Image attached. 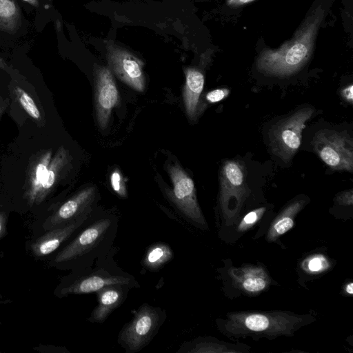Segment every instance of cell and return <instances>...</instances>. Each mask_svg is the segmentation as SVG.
Instances as JSON below:
<instances>
[{
    "label": "cell",
    "mask_w": 353,
    "mask_h": 353,
    "mask_svg": "<svg viewBox=\"0 0 353 353\" xmlns=\"http://www.w3.org/2000/svg\"><path fill=\"white\" fill-rule=\"evenodd\" d=\"M312 144L316 153L330 168L352 171L353 142L347 133L320 130L316 133Z\"/></svg>",
    "instance_id": "52a82bcc"
},
{
    "label": "cell",
    "mask_w": 353,
    "mask_h": 353,
    "mask_svg": "<svg viewBox=\"0 0 353 353\" xmlns=\"http://www.w3.org/2000/svg\"><path fill=\"white\" fill-rule=\"evenodd\" d=\"M229 274L236 286L249 294L262 292L270 284V277L263 265L248 264L232 268Z\"/></svg>",
    "instance_id": "9a60e30c"
},
{
    "label": "cell",
    "mask_w": 353,
    "mask_h": 353,
    "mask_svg": "<svg viewBox=\"0 0 353 353\" xmlns=\"http://www.w3.org/2000/svg\"><path fill=\"white\" fill-rule=\"evenodd\" d=\"M8 99L2 100L0 99V117L2 115V114L6 110L7 106H8Z\"/></svg>",
    "instance_id": "4dcf8cb0"
},
{
    "label": "cell",
    "mask_w": 353,
    "mask_h": 353,
    "mask_svg": "<svg viewBox=\"0 0 353 353\" xmlns=\"http://www.w3.org/2000/svg\"><path fill=\"white\" fill-rule=\"evenodd\" d=\"M132 312V319L123 325L117 337L118 344L125 353H137L145 347L167 319L164 309L148 303Z\"/></svg>",
    "instance_id": "277c9868"
},
{
    "label": "cell",
    "mask_w": 353,
    "mask_h": 353,
    "mask_svg": "<svg viewBox=\"0 0 353 353\" xmlns=\"http://www.w3.org/2000/svg\"><path fill=\"white\" fill-rule=\"evenodd\" d=\"M29 4L34 6V7H39V0H23Z\"/></svg>",
    "instance_id": "d6a6232c"
},
{
    "label": "cell",
    "mask_w": 353,
    "mask_h": 353,
    "mask_svg": "<svg viewBox=\"0 0 353 353\" xmlns=\"http://www.w3.org/2000/svg\"><path fill=\"white\" fill-rule=\"evenodd\" d=\"M130 290L128 285H112L98 290L95 292L98 303L87 318V321L93 323H104L123 303Z\"/></svg>",
    "instance_id": "5bb4252c"
},
{
    "label": "cell",
    "mask_w": 353,
    "mask_h": 353,
    "mask_svg": "<svg viewBox=\"0 0 353 353\" xmlns=\"http://www.w3.org/2000/svg\"><path fill=\"white\" fill-rule=\"evenodd\" d=\"M352 283L350 282V283H348L346 287H345V291L347 293L350 294H352L353 293V289H352Z\"/></svg>",
    "instance_id": "836d02e7"
},
{
    "label": "cell",
    "mask_w": 353,
    "mask_h": 353,
    "mask_svg": "<svg viewBox=\"0 0 353 353\" xmlns=\"http://www.w3.org/2000/svg\"><path fill=\"white\" fill-rule=\"evenodd\" d=\"M313 112L310 107L301 108L272 128L269 135L272 151L283 161H289L299 150L302 131Z\"/></svg>",
    "instance_id": "8992f818"
},
{
    "label": "cell",
    "mask_w": 353,
    "mask_h": 353,
    "mask_svg": "<svg viewBox=\"0 0 353 353\" xmlns=\"http://www.w3.org/2000/svg\"><path fill=\"white\" fill-rule=\"evenodd\" d=\"M342 97L349 103H352V85H350L342 90Z\"/></svg>",
    "instance_id": "f546056e"
},
{
    "label": "cell",
    "mask_w": 353,
    "mask_h": 353,
    "mask_svg": "<svg viewBox=\"0 0 353 353\" xmlns=\"http://www.w3.org/2000/svg\"><path fill=\"white\" fill-rule=\"evenodd\" d=\"M117 251V247L114 245L107 254L98 258L92 266L72 271L58 286L57 295L62 298L72 294L95 293L112 285L139 288L140 284L136 278L121 269L114 260Z\"/></svg>",
    "instance_id": "3957f363"
},
{
    "label": "cell",
    "mask_w": 353,
    "mask_h": 353,
    "mask_svg": "<svg viewBox=\"0 0 353 353\" xmlns=\"http://www.w3.org/2000/svg\"><path fill=\"white\" fill-rule=\"evenodd\" d=\"M118 229L117 216L92 210L54 256L53 265L71 271L92 266L98 258L107 254L114 245Z\"/></svg>",
    "instance_id": "6da1fadb"
},
{
    "label": "cell",
    "mask_w": 353,
    "mask_h": 353,
    "mask_svg": "<svg viewBox=\"0 0 353 353\" xmlns=\"http://www.w3.org/2000/svg\"><path fill=\"white\" fill-rule=\"evenodd\" d=\"M245 176V168L239 161L229 160L223 163L220 174V204L228 225L235 221L248 195Z\"/></svg>",
    "instance_id": "5b68a950"
},
{
    "label": "cell",
    "mask_w": 353,
    "mask_h": 353,
    "mask_svg": "<svg viewBox=\"0 0 353 353\" xmlns=\"http://www.w3.org/2000/svg\"><path fill=\"white\" fill-rule=\"evenodd\" d=\"M90 212L68 223L47 230L32 244V254L37 256H44L54 252L82 225Z\"/></svg>",
    "instance_id": "7c38bea8"
},
{
    "label": "cell",
    "mask_w": 353,
    "mask_h": 353,
    "mask_svg": "<svg viewBox=\"0 0 353 353\" xmlns=\"http://www.w3.org/2000/svg\"><path fill=\"white\" fill-rule=\"evenodd\" d=\"M173 256L169 244L155 242L147 248L141 263L148 271L159 272L172 259Z\"/></svg>",
    "instance_id": "ffe728a7"
},
{
    "label": "cell",
    "mask_w": 353,
    "mask_h": 353,
    "mask_svg": "<svg viewBox=\"0 0 353 353\" xmlns=\"http://www.w3.org/2000/svg\"><path fill=\"white\" fill-rule=\"evenodd\" d=\"M94 72L96 114L100 127L104 129L112 110L118 103L119 92L109 68L97 65Z\"/></svg>",
    "instance_id": "30bf717a"
},
{
    "label": "cell",
    "mask_w": 353,
    "mask_h": 353,
    "mask_svg": "<svg viewBox=\"0 0 353 353\" xmlns=\"http://www.w3.org/2000/svg\"><path fill=\"white\" fill-rule=\"evenodd\" d=\"M254 0H228V3L230 4H243L251 2Z\"/></svg>",
    "instance_id": "1f68e13d"
},
{
    "label": "cell",
    "mask_w": 353,
    "mask_h": 353,
    "mask_svg": "<svg viewBox=\"0 0 353 353\" xmlns=\"http://www.w3.org/2000/svg\"><path fill=\"white\" fill-rule=\"evenodd\" d=\"M250 347L244 344H232L221 341L213 337H197L183 342L177 353H221L247 352Z\"/></svg>",
    "instance_id": "e0dca14e"
},
{
    "label": "cell",
    "mask_w": 353,
    "mask_h": 353,
    "mask_svg": "<svg viewBox=\"0 0 353 353\" xmlns=\"http://www.w3.org/2000/svg\"><path fill=\"white\" fill-rule=\"evenodd\" d=\"M305 200L296 199L290 203L276 216L268 232L266 239L269 242L275 241L282 234L294 226V219L303 208Z\"/></svg>",
    "instance_id": "d6986e66"
},
{
    "label": "cell",
    "mask_w": 353,
    "mask_h": 353,
    "mask_svg": "<svg viewBox=\"0 0 353 353\" xmlns=\"http://www.w3.org/2000/svg\"><path fill=\"white\" fill-rule=\"evenodd\" d=\"M325 259L322 256H314L307 261V268L311 272H319L325 268Z\"/></svg>",
    "instance_id": "484cf974"
},
{
    "label": "cell",
    "mask_w": 353,
    "mask_h": 353,
    "mask_svg": "<svg viewBox=\"0 0 353 353\" xmlns=\"http://www.w3.org/2000/svg\"><path fill=\"white\" fill-rule=\"evenodd\" d=\"M67 162L68 153L63 147H61L52 158L39 193L37 204L41 203L53 190Z\"/></svg>",
    "instance_id": "44dd1931"
},
{
    "label": "cell",
    "mask_w": 353,
    "mask_h": 353,
    "mask_svg": "<svg viewBox=\"0 0 353 353\" xmlns=\"http://www.w3.org/2000/svg\"><path fill=\"white\" fill-rule=\"evenodd\" d=\"M315 321L311 314H297L288 311H244L229 312L217 319L219 330L229 338L252 337L274 339L292 336L301 327Z\"/></svg>",
    "instance_id": "7a4b0ae2"
},
{
    "label": "cell",
    "mask_w": 353,
    "mask_h": 353,
    "mask_svg": "<svg viewBox=\"0 0 353 353\" xmlns=\"http://www.w3.org/2000/svg\"><path fill=\"white\" fill-rule=\"evenodd\" d=\"M308 52L303 43H295L287 52L272 54L263 58L260 66L266 72L277 75L290 74L299 68Z\"/></svg>",
    "instance_id": "4fadbf2b"
},
{
    "label": "cell",
    "mask_w": 353,
    "mask_h": 353,
    "mask_svg": "<svg viewBox=\"0 0 353 353\" xmlns=\"http://www.w3.org/2000/svg\"><path fill=\"white\" fill-rule=\"evenodd\" d=\"M6 215L0 207V240L5 236L6 233Z\"/></svg>",
    "instance_id": "f1b7e54d"
},
{
    "label": "cell",
    "mask_w": 353,
    "mask_h": 353,
    "mask_svg": "<svg viewBox=\"0 0 353 353\" xmlns=\"http://www.w3.org/2000/svg\"><path fill=\"white\" fill-rule=\"evenodd\" d=\"M111 184L113 190L121 196L126 195L125 183L118 171L114 172L111 175Z\"/></svg>",
    "instance_id": "d4e9b609"
},
{
    "label": "cell",
    "mask_w": 353,
    "mask_h": 353,
    "mask_svg": "<svg viewBox=\"0 0 353 353\" xmlns=\"http://www.w3.org/2000/svg\"><path fill=\"white\" fill-rule=\"evenodd\" d=\"M94 200L95 189L93 187L86 188L77 192L48 218L45 223L46 230H49L65 225L92 212Z\"/></svg>",
    "instance_id": "8fae6325"
},
{
    "label": "cell",
    "mask_w": 353,
    "mask_h": 353,
    "mask_svg": "<svg viewBox=\"0 0 353 353\" xmlns=\"http://www.w3.org/2000/svg\"><path fill=\"white\" fill-rule=\"evenodd\" d=\"M0 68L3 70H6L8 68V65H7L6 63L1 57H0Z\"/></svg>",
    "instance_id": "e575fe53"
},
{
    "label": "cell",
    "mask_w": 353,
    "mask_h": 353,
    "mask_svg": "<svg viewBox=\"0 0 353 353\" xmlns=\"http://www.w3.org/2000/svg\"><path fill=\"white\" fill-rule=\"evenodd\" d=\"M168 170L173 185L172 193L170 196L180 214L194 226L201 230L208 229L192 179L177 165L170 166Z\"/></svg>",
    "instance_id": "ba28073f"
},
{
    "label": "cell",
    "mask_w": 353,
    "mask_h": 353,
    "mask_svg": "<svg viewBox=\"0 0 353 353\" xmlns=\"http://www.w3.org/2000/svg\"><path fill=\"white\" fill-rule=\"evenodd\" d=\"M21 25V15L16 0H0V30L14 33Z\"/></svg>",
    "instance_id": "7402d4cb"
},
{
    "label": "cell",
    "mask_w": 353,
    "mask_h": 353,
    "mask_svg": "<svg viewBox=\"0 0 353 353\" xmlns=\"http://www.w3.org/2000/svg\"><path fill=\"white\" fill-rule=\"evenodd\" d=\"M14 94L19 103L25 111L34 119L40 121L41 119L40 112L34 100L23 89L15 87Z\"/></svg>",
    "instance_id": "603a6c76"
},
{
    "label": "cell",
    "mask_w": 353,
    "mask_h": 353,
    "mask_svg": "<svg viewBox=\"0 0 353 353\" xmlns=\"http://www.w3.org/2000/svg\"><path fill=\"white\" fill-rule=\"evenodd\" d=\"M52 158L51 149L43 150L34 157L28 167L24 197L30 205L37 203L39 193Z\"/></svg>",
    "instance_id": "2e32d148"
},
{
    "label": "cell",
    "mask_w": 353,
    "mask_h": 353,
    "mask_svg": "<svg viewBox=\"0 0 353 353\" xmlns=\"http://www.w3.org/2000/svg\"><path fill=\"white\" fill-rule=\"evenodd\" d=\"M337 201L341 205H351L353 201L352 190H350L339 194L337 196Z\"/></svg>",
    "instance_id": "83f0119b"
},
{
    "label": "cell",
    "mask_w": 353,
    "mask_h": 353,
    "mask_svg": "<svg viewBox=\"0 0 353 353\" xmlns=\"http://www.w3.org/2000/svg\"><path fill=\"white\" fill-rule=\"evenodd\" d=\"M107 57L109 65L120 79L139 92L144 90L143 64L140 59L114 44L108 46Z\"/></svg>",
    "instance_id": "9c48e42d"
},
{
    "label": "cell",
    "mask_w": 353,
    "mask_h": 353,
    "mask_svg": "<svg viewBox=\"0 0 353 353\" xmlns=\"http://www.w3.org/2000/svg\"><path fill=\"white\" fill-rule=\"evenodd\" d=\"M185 72V84L183 92V101L186 112L191 119L197 112L199 98L204 86V76L195 68H187Z\"/></svg>",
    "instance_id": "ac0fdd59"
},
{
    "label": "cell",
    "mask_w": 353,
    "mask_h": 353,
    "mask_svg": "<svg viewBox=\"0 0 353 353\" xmlns=\"http://www.w3.org/2000/svg\"><path fill=\"white\" fill-rule=\"evenodd\" d=\"M266 208L261 207L248 213L240 221L237 226V230L243 232L251 228L258 221L261 219L265 212Z\"/></svg>",
    "instance_id": "cb8c5ba5"
},
{
    "label": "cell",
    "mask_w": 353,
    "mask_h": 353,
    "mask_svg": "<svg viewBox=\"0 0 353 353\" xmlns=\"http://www.w3.org/2000/svg\"><path fill=\"white\" fill-rule=\"evenodd\" d=\"M229 93L230 90L227 88L216 89L209 92L205 98L210 103H216L227 97Z\"/></svg>",
    "instance_id": "4316f807"
}]
</instances>
